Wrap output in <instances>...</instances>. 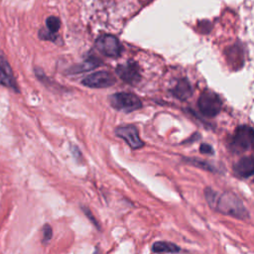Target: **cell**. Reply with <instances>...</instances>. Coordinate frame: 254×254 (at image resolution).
<instances>
[{"mask_svg":"<svg viewBox=\"0 0 254 254\" xmlns=\"http://www.w3.org/2000/svg\"><path fill=\"white\" fill-rule=\"evenodd\" d=\"M204 195L210 206L217 212L239 220L249 217L242 202L232 193H218L211 188H207L204 191Z\"/></svg>","mask_w":254,"mask_h":254,"instance_id":"cell-1","label":"cell"},{"mask_svg":"<svg viewBox=\"0 0 254 254\" xmlns=\"http://www.w3.org/2000/svg\"><path fill=\"white\" fill-rule=\"evenodd\" d=\"M109 102L113 108L124 112H132L142 107V102L139 98L129 92L114 94L109 98Z\"/></svg>","mask_w":254,"mask_h":254,"instance_id":"cell-2","label":"cell"},{"mask_svg":"<svg viewBox=\"0 0 254 254\" xmlns=\"http://www.w3.org/2000/svg\"><path fill=\"white\" fill-rule=\"evenodd\" d=\"M198 106L203 115L206 118H215L220 112L222 102L220 97L213 91H204L199 99Z\"/></svg>","mask_w":254,"mask_h":254,"instance_id":"cell-3","label":"cell"},{"mask_svg":"<svg viewBox=\"0 0 254 254\" xmlns=\"http://www.w3.org/2000/svg\"><path fill=\"white\" fill-rule=\"evenodd\" d=\"M254 143V129L248 125H241L237 128L232 147L236 152L241 153L247 151Z\"/></svg>","mask_w":254,"mask_h":254,"instance_id":"cell-4","label":"cell"},{"mask_svg":"<svg viewBox=\"0 0 254 254\" xmlns=\"http://www.w3.org/2000/svg\"><path fill=\"white\" fill-rule=\"evenodd\" d=\"M97 49L106 57H119L121 54L119 41L112 35H102L96 42Z\"/></svg>","mask_w":254,"mask_h":254,"instance_id":"cell-5","label":"cell"},{"mask_svg":"<svg viewBox=\"0 0 254 254\" xmlns=\"http://www.w3.org/2000/svg\"><path fill=\"white\" fill-rule=\"evenodd\" d=\"M115 133L121 139H123L132 149H140L144 145V142L140 138L139 132H138L137 128L133 125L119 126L115 130Z\"/></svg>","mask_w":254,"mask_h":254,"instance_id":"cell-6","label":"cell"},{"mask_svg":"<svg viewBox=\"0 0 254 254\" xmlns=\"http://www.w3.org/2000/svg\"><path fill=\"white\" fill-rule=\"evenodd\" d=\"M82 84L91 88H105L113 85L115 84V79L110 73L102 71L88 75L83 80Z\"/></svg>","mask_w":254,"mask_h":254,"instance_id":"cell-7","label":"cell"},{"mask_svg":"<svg viewBox=\"0 0 254 254\" xmlns=\"http://www.w3.org/2000/svg\"><path fill=\"white\" fill-rule=\"evenodd\" d=\"M0 85L19 92V87L16 83L12 68L2 51H0Z\"/></svg>","mask_w":254,"mask_h":254,"instance_id":"cell-8","label":"cell"},{"mask_svg":"<svg viewBox=\"0 0 254 254\" xmlns=\"http://www.w3.org/2000/svg\"><path fill=\"white\" fill-rule=\"evenodd\" d=\"M117 74L122 81L130 85H135L140 81L139 67L134 62H127L118 66Z\"/></svg>","mask_w":254,"mask_h":254,"instance_id":"cell-9","label":"cell"},{"mask_svg":"<svg viewBox=\"0 0 254 254\" xmlns=\"http://www.w3.org/2000/svg\"><path fill=\"white\" fill-rule=\"evenodd\" d=\"M235 173L241 178H248L254 174V158L243 157L234 166Z\"/></svg>","mask_w":254,"mask_h":254,"instance_id":"cell-10","label":"cell"},{"mask_svg":"<svg viewBox=\"0 0 254 254\" xmlns=\"http://www.w3.org/2000/svg\"><path fill=\"white\" fill-rule=\"evenodd\" d=\"M172 94L175 98L181 101H186L192 96L193 88L187 80H181L172 89Z\"/></svg>","mask_w":254,"mask_h":254,"instance_id":"cell-11","label":"cell"},{"mask_svg":"<svg viewBox=\"0 0 254 254\" xmlns=\"http://www.w3.org/2000/svg\"><path fill=\"white\" fill-rule=\"evenodd\" d=\"M152 250L156 253H178L180 252V247L172 242L158 241L153 244Z\"/></svg>","mask_w":254,"mask_h":254,"instance_id":"cell-12","label":"cell"},{"mask_svg":"<svg viewBox=\"0 0 254 254\" xmlns=\"http://www.w3.org/2000/svg\"><path fill=\"white\" fill-rule=\"evenodd\" d=\"M99 64L96 60H88L85 63L80 65V66H76L74 68H71V74H79V73H84L86 71H90L92 68H95L96 67H98Z\"/></svg>","mask_w":254,"mask_h":254,"instance_id":"cell-13","label":"cell"},{"mask_svg":"<svg viewBox=\"0 0 254 254\" xmlns=\"http://www.w3.org/2000/svg\"><path fill=\"white\" fill-rule=\"evenodd\" d=\"M46 26L52 33H58L61 28V20L56 16H50L46 20Z\"/></svg>","mask_w":254,"mask_h":254,"instance_id":"cell-14","label":"cell"},{"mask_svg":"<svg viewBox=\"0 0 254 254\" xmlns=\"http://www.w3.org/2000/svg\"><path fill=\"white\" fill-rule=\"evenodd\" d=\"M39 38H41L42 40H47V41H52V42H57L59 39V36L56 33H52L50 32L48 29L45 30L42 29L41 31H39Z\"/></svg>","mask_w":254,"mask_h":254,"instance_id":"cell-15","label":"cell"},{"mask_svg":"<svg viewBox=\"0 0 254 254\" xmlns=\"http://www.w3.org/2000/svg\"><path fill=\"white\" fill-rule=\"evenodd\" d=\"M43 233H44L43 242H44V243H48V242L50 241V239L52 238V236H53V230H52V227H51L49 224H46V225L44 226Z\"/></svg>","mask_w":254,"mask_h":254,"instance_id":"cell-16","label":"cell"},{"mask_svg":"<svg viewBox=\"0 0 254 254\" xmlns=\"http://www.w3.org/2000/svg\"><path fill=\"white\" fill-rule=\"evenodd\" d=\"M200 151L203 154H214V149L209 144H202L201 148H200Z\"/></svg>","mask_w":254,"mask_h":254,"instance_id":"cell-17","label":"cell"},{"mask_svg":"<svg viewBox=\"0 0 254 254\" xmlns=\"http://www.w3.org/2000/svg\"><path fill=\"white\" fill-rule=\"evenodd\" d=\"M83 210H84V213L86 215V217H87V218L90 220V221H92V223H94L95 225H97V227H99V223H98V222H97V220H95L94 216L91 215L90 211H89L88 209H86V207H83Z\"/></svg>","mask_w":254,"mask_h":254,"instance_id":"cell-18","label":"cell"},{"mask_svg":"<svg viewBox=\"0 0 254 254\" xmlns=\"http://www.w3.org/2000/svg\"><path fill=\"white\" fill-rule=\"evenodd\" d=\"M71 150H72V153L74 154V156H75L76 158H78V159L81 158V151L77 148V146H73Z\"/></svg>","mask_w":254,"mask_h":254,"instance_id":"cell-19","label":"cell"}]
</instances>
